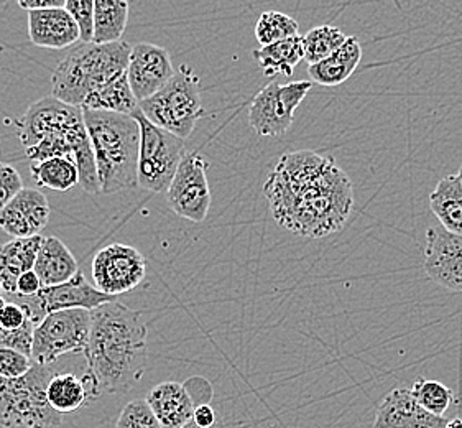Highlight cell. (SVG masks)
Returning a JSON list of instances; mask_svg holds the SVG:
<instances>
[{
	"mask_svg": "<svg viewBox=\"0 0 462 428\" xmlns=\"http://www.w3.org/2000/svg\"><path fill=\"white\" fill-rule=\"evenodd\" d=\"M5 303H7V300L0 295V312H2V308L5 307Z\"/></svg>",
	"mask_w": 462,
	"mask_h": 428,
	"instance_id": "obj_43",
	"label": "cell"
},
{
	"mask_svg": "<svg viewBox=\"0 0 462 428\" xmlns=\"http://www.w3.org/2000/svg\"><path fill=\"white\" fill-rule=\"evenodd\" d=\"M43 236L12 239L0 246V284L4 293H15L17 282L35 267Z\"/></svg>",
	"mask_w": 462,
	"mask_h": 428,
	"instance_id": "obj_21",
	"label": "cell"
},
{
	"mask_svg": "<svg viewBox=\"0 0 462 428\" xmlns=\"http://www.w3.org/2000/svg\"><path fill=\"white\" fill-rule=\"evenodd\" d=\"M140 103L130 88L127 73L112 79L101 89L91 94L83 104V109L88 111L112 112V114H124L134 116L139 111Z\"/></svg>",
	"mask_w": 462,
	"mask_h": 428,
	"instance_id": "obj_26",
	"label": "cell"
},
{
	"mask_svg": "<svg viewBox=\"0 0 462 428\" xmlns=\"http://www.w3.org/2000/svg\"><path fill=\"white\" fill-rule=\"evenodd\" d=\"M28 37L35 47L66 50L78 45L81 33L71 14L63 7L28 12Z\"/></svg>",
	"mask_w": 462,
	"mask_h": 428,
	"instance_id": "obj_18",
	"label": "cell"
},
{
	"mask_svg": "<svg viewBox=\"0 0 462 428\" xmlns=\"http://www.w3.org/2000/svg\"><path fill=\"white\" fill-rule=\"evenodd\" d=\"M91 335L84 358L93 399L129 392L145 373L148 330L142 312L117 300L91 312Z\"/></svg>",
	"mask_w": 462,
	"mask_h": 428,
	"instance_id": "obj_2",
	"label": "cell"
},
{
	"mask_svg": "<svg viewBox=\"0 0 462 428\" xmlns=\"http://www.w3.org/2000/svg\"><path fill=\"white\" fill-rule=\"evenodd\" d=\"M132 117L140 127L139 187L165 193L185 157V140L152 124L140 109Z\"/></svg>",
	"mask_w": 462,
	"mask_h": 428,
	"instance_id": "obj_7",
	"label": "cell"
},
{
	"mask_svg": "<svg viewBox=\"0 0 462 428\" xmlns=\"http://www.w3.org/2000/svg\"><path fill=\"white\" fill-rule=\"evenodd\" d=\"M53 376L48 366L33 363L23 377H0V427H58L63 415L50 405L47 397L48 384Z\"/></svg>",
	"mask_w": 462,
	"mask_h": 428,
	"instance_id": "obj_5",
	"label": "cell"
},
{
	"mask_svg": "<svg viewBox=\"0 0 462 428\" xmlns=\"http://www.w3.org/2000/svg\"><path fill=\"white\" fill-rule=\"evenodd\" d=\"M411 394L423 409L438 417H444V414L449 410L454 402V392L449 387H446L443 382L423 379V377L413 382Z\"/></svg>",
	"mask_w": 462,
	"mask_h": 428,
	"instance_id": "obj_31",
	"label": "cell"
},
{
	"mask_svg": "<svg viewBox=\"0 0 462 428\" xmlns=\"http://www.w3.org/2000/svg\"><path fill=\"white\" fill-rule=\"evenodd\" d=\"M132 47L125 42L112 45L78 43L51 75V96L58 101L83 107L84 101L112 79L127 73Z\"/></svg>",
	"mask_w": 462,
	"mask_h": 428,
	"instance_id": "obj_4",
	"label": "cell"
},
{
	"mask_svg": "<svg viewBox=\"0 0 462 428\" xmlns=\"http://www.w3.org/2000/svg\"><path fill=\"white\" fill-rule=\"evenodd\" d=\"M254 58L267 76H291L300 61L305 60L303 37L296 35L268 47H260L254 50Z\"/></svg>",
	"mask_w": 462,
	"mask_h": 428,
	"instance_id": "obj_25",
	"label": "cell"
},
{
	"mask_svg": "<svg viewBox=\"0 0 462 428\" xmlns=\"http://www.w3.org/2000/svg\"><path fill=\"white\" fill-rule=\"evenodd\" d=\"M183 428H199V427H198V425H196L195 422H191V423H188V425H186V427H183ZM213 428H226V427H224V423H222V422H219V423H217V425H216V427H213Z\"/></svg>",
	"mask_w": 462,
	"mask_h": 428,
	"instance_id": "obj_42",
	"label": "cell"
},
{
	"mask_svg": "<svg viewBox=\"0 0 462 428\" xmlns=\"http://www.w3.org/2000/svg\"><path fill=\"white\" fill-rule=\"evenodd\" d=\"M83 114L102 195L139 187V122L112 112L83 109Z\"/></svg>",
	"mask_w": 462,
	"mask_h": 428,
	"instance_id": "obj_3",
	"label": "cell"
},
{
	"mask_svg": "<svg viewBox=\"0 0 462 428\" xmlns=\"http://www.w3.org/2000/svg\"><path fill=\"white\" fill-rule=\"evenodd\" d=\"M263 193L282 228L311 239L339 231L354 208L351 178L333 157L313 150L283 154Z\"/></svg>",
	"mask_w": 462,
	"mask_h": 428,
	"instance_id": "obj_1",
	"label": "cell"
},
{
	"mask_svg": "<svg viewBox=\"0 0 462 428\" xmlns=\"http://www.w3.org/2000/svg\"><path fill=\"white\" fill-rule=\"evenodd\" d=\"M42 289H43L42 280L35 274V270H30L20 277L15 293H19L22 297H32V295H37Z\"/></svg>",
	"mask_w": 462,
	"mask_h": 428,
	"instance_id": "obj_38",
	"label": "cell"
},
{
	"mask_svg": "<svg viewBox=\"0 0 462 428\" xmlns=\"http://www.w3.org/2000/svg\"><path fill=\"white\" fill-rule=\"evenodd\" d=\"M33 359L14 349H0V377L19 379L30 373Z\"/></svg>",
	"mask_w": 462,
	"mask_h": 428,
	"instance_id": "obj_35",
	"label": "cell"
},
{
	"mask_svg": "<svg viewBox=\"0 0 462 428\" xmlns=\"http://www.w3.org/2000/svg\"><path fill=\"white\" fill-rule=\"evenodd\" d=\"M457 177H459V180H461V183H462V165H461V168H459V172H457Z\"/></svg>",
	"mask_w": 462,
	"mask_h": 428,
	"instance_id": "obj_44",
	"label": "cell"
},
{
	"mask_svg": "<svg viewBox=\"0 0 462 428\" xmlns=\"http://www.w3.org/2000/svg\"><path fill=\"white\" fill-rule=\"evenodd\" d=\"M425 272L444 289L462 293V236L441 226L426 231Z\"/></svg>",
	"mask_w": 462,
	"mask_h": 428,
	"instance_id": "obj_14",
	"label": "cell"
},
{
	"mask_svg": "<svg viewBox=\"0 0 462 428\" xmlns=\"http://www.w3.org/2000/svg\"><path fill=\"white\" fill-rule=\"evenodd\" d=\"M51 208L40 190L23 188L9 205L0 211V229L14 239L35 237L47 228Z\"/></svg>",
	"mask_w": 462,
	"mask_h": 428,
	"instance_id": "obj_15",
	"label": "cell"
},
{
	"mask_svg": "<svg viewBox=\"0 0 462 428\" xmlns=\"http://www.w3.org/2000/svg\"><path fill=\"white\" fill-rule=\"evenodd\" d=\"M47 397L50 405L61 415L83 409L93 395L84 377L74 374H55L48 384Z\"/></svg>",
	"mask_w": 462,
	"mask_h": 428,
	"instance_id": "obj_27",
	"label": "cell"
},
{
	"mask_svg": "<svg viewBox=\"0 0 462 428\" xmlns=\"http://www.w3.org/2000/svg\"><path fill=\"white\" fill-rule=\"evenodd\" d=\"M362 60V47L357 37H349L334 55L316 65L308 66L311 81L321 86H339L346 83L357 70Z\"/></svg>",
	"mask_w": 462,
	"mask_h": 428,
	"instance_id": "obj_22",
	"label": "cell"
},
{
	"mask_svg": "<svg viewBox=\"0 0 462 428\" xmlns=\"http://www.w3.org/2000/svg\"><path fill=\"white\" fill-rule=\"evenodd\" d=\"M150 409L157 415L163 428H183L193 422L196 405L195 399L185 384L165 381L148 392Z\"/></svg>",
	"mask_w": 462,
	"mask_h": 428,
	"instance_id": "obj_19",
	"label": "cell"
},
{
	"mask_svg": "<svg viewBox=\"0 0 462 428\" xmlns=\"http://www.w3.org/2000/svg\"><path fill=\"white\" fill-rule=\"evenodd\" d=\"M193 422L199 428H213L221 422L217 419V414L216 410L211 407V404H206V405H199L196 407L195 415H193Z\"/></svg>",
	"mask_w": 462,
	"mask_h": 428,
	"instance_id": "obj_39",
	"label": "cell"
},
{
	"mask_svg": "<svg viewBox=\"0 0 462 428\" xmlns=\"http://www.w3.org/2000/svg\"><path fill=\"white\" fill-rule=\"evenodd\" d=\"M430 208L441 228L462 236V183L457 175H448L438 181L430 195Z\"/></svg>",
	"mask_w": 462,
	"mask_h": 428,
	"instance_id": "obj_23",
	"label": "cell"
},
{
	"mask_svg": "<svg viewBox=\"0 0 462 428\" xmlns=\"http://www.w3.org/2000/svg\"><path fill=\"white\" fill-rule=\"evenodd\" d=\"M81 111V107L68 106L53 96H47L32 104L25 114L15 121L22 145L25 150L35 147L42 140L47 139L51 132L71 121Z\"/></svg>",
	"mask_w": 462,
	"mask_h": 428,
	"instance_id": "obj_17",
	"label": "cell"
},
{
	"mask_svg": "<svg viewBox=\"0 0 462 428\" xmlns=\"http://www.w3.org/2000/svg\"><path fill=\"white\" fill-rule=\"evenodd\" d=\"M2 297L12 303H19L25 308L30 315V320L40 325L43 318L50 313L61 312V310H89L102 307L106 303L116 302V297L102 293L101 290L93 287L83 272L79 270L73 279L55 287H43L37 295L22 297L19 293H4Z\"/></svg>",
	"mask_w": 462,
	"mask_h": 428,
	"instance_id": "obj_9",
	"label": "cell"
},
{
	"mask_svg": "<svg viewBox=\"0 0 462 428\" xmlns=\"http://www.w3.org/2000/svg\"><path fill=\"white\" fill-rule=\"evenodd\" d=\"M130 4L125 0H94V38L96 45L122 42L129 23Z\"/></svg>",
	"mask_w": 462,
	"mask_h": 428,
	"instance_id": "obj_24",
	"label": "cell"
},
{
	"mask_svg": "<svg viewBox=\"0 0 462 428\" xmlns=\"http://www.w3.org/2000/svg\"><path fill=\"white\" fill-rule=\"evenodd\" d=\"M300 25L293 17L277 10H268L260 15L255 25V38L262 47L273 45L282 40L296 37Z\"/></svg>",
	"mask_w": 462,
	"mask_h": 428,
	"instance_id": "obj_30",
	"label": "cell"
},
{
	"mask_svg": "<svg viewBox=\"0 0 462 428\" xmlns=\"http://www.w3.org/2000/svg\"><path fill=\"white\" fill-rule=\"evenodd\" d=\"M2 292H4V290H2V284H0V295H2Z\"/></svg>",
	"mask_w": 462,
	"mask_h": 428,
	"instance_id": "obj_45",
	"label": "cell"
},
{
	"mask_svg": "<svg viewBox=\"0 0 462 428\" xmlns=\"http://www.w3.org/2000/svg\"><path fill=\"white\" fill-rule=\"evenodd\" d=\"M35 323L30 320L27 325L15 331L4 330L0 326V349H14L19 353L25 354L32 358V348H33V331H35Z\"/></svg>",
	"mask_w": 462,
	"mask_h": 428,
	"instance_id": "obj_34",
	"label": "cell"
},
{
	"mask_svg": "<svg viewBox=\"0 0 462 428\" xmlns=\"http://www.w3.org/2000/svg\"><path fill=\"white\" fill-rule=\"evenodd\" d=\"M171 55L153 43H139L132 48L127 78L137 101H147L167 86L175 76Z\"/></svg>",
	"mask_w": 462,
	"mask_h": 428,
	"instance_id": "obj_13",
	"label": "cell"
},
{
	"mask_svg": "<svg viewBox=\"0 0 462 428\" xmlns=\"http://www.w3.org/2000/svg\"><path fill=\"white\" fill-rule=\"evenodd\" d=\"M446 428H462V417L448 420V425H446Z\"/></svg>",
	"mask_w": 462,
	"mask_h": 428,
	"instance_id": "obj_41",
	"label": "cell"
},
{
	"mask_svg": "<svg viewBox=\"0 0 462 428\" xmlns=\"http://www.w3.org/2000/svg\"><path fill=\"white\" fill-rule=\"evenodd\" d=\"M30 172L38 187L53 191H68L79 185V170L73 160L51 157L32 162Z\"/></svg>",
	"mask_w": 462,
	"mask_h": 428,
	"instance_id": "obj_28",
	"label": "cell"
},
{
	"mask_svg": "<svg viewBox=\"0 0 462 428\" xmlns=\"http://www.w3.org/2000/svg\"><path fill=\"white\" fill-rule=\"evenodd\" d=\"M199 86V78L193 70L181 65L162 91L140 103V111L160 129L180 139H188L204 116Z\"/></svg>",
	"mask_w": 462,
	"mask_h": 428,
	"instance_id": "obj_6",
	"label": "cell"
},
{
	"mask_svg": "<svg viewBox=\"0 0 462 428\" xmlns=\"http://www.w3.org/2000/svg\"><path fill=\"white\" fill-rule=\"evenodd\" d=\"M27 321H30V315H28L27 310L19 303L7 302L5 307L2 308V312H0V326L4 330L15 331V330H20L27 325Z\"/></svg>",
	"mask_w": 462,
	"mask_h": 428,
	"instance_id": "obj_37",
	"label": "cell"
},
{
	"mask_svg": "<svg viewBox=\"0 0 462 428\" xmlns=\"http://www.w3.org/2000/svg\"><path fill=\"white\" fill-rule=\"evenodd\" d=\"M147 261L142 252L127 244L114 242L96 254L93 280L102 293L117 297L137 289L145 279Z\"/></svg>",
	"mask_w": 462,
	"mask_h": 428,
	"instance_id": "obj_12",
	"label": "cell"
},
{
	"mask_svg": "<svg viewBox=\"0 0 462 428\" xmlns=\"http://www.w3.org/2000/svg\"><path fill=\"white\" fill-rule=\"evenodd\" d=\"M89 310H61L43 318L33 331L32 359L50 366L68 354H84L91 335Z\"/></svg>",
	"mask_w": 462,
	"mask_h": 428,
	"instance_id": "obj_8",
	"label": "cell"
},
{
	"mask_svg": "<svg viewBox=\"0 0 462 428\" xmlns=\"http://www.w3.org/2000/svg\"><path fill=\"white\" fill-rule=\"evenodd\" d=\"M66 0H20L19 5L27 12L40 10L63 9Z\"/></svg>",
	"mask_w": 462,
	"mask_h": 428,
	"instance_id": "obj_40",
	"label": "cell"
},
{
	"mask_svg": "<svg viewBox=\"0 0 462 428\" xmlns=\"http://www.w3.org/2000/svg\"><path fill=\"white\" fill-rule=\"evenodd\" d=\"M347 35L333 25L311 28L303 37V51L308 65H316L334 55L347 42Z\"/></svg>",
	"mask_w": 462,
	"mask_h": 428,
	"instance_id": "obj_29",
	"label": "cell"
},
{
	"mask_svg": "<svg viewBox=\"0 0 462 428\" xmlns=\"http://www.w3.org/2000/svg\"><path fill=\"white\" fill-rule=\"evenodd\" d=\"M23 190V181L17 168L0 162V211Z\"/></svg>",
	"mask_w": 462,
	"mask_h": 428,
	"instance_id": "obj_36",
	"label": "cell"
},
{
	"mask_svg": "<svg viewBox=\"0 0 462 428\" xmlns=\"http://www.w3.org/2000/svg\"><path fill=\"white\" fill-rule=\"evenodd\" d=\"M446 425L448 419L423 409L407 387L390 391L380 402L374 420V428H446Z\"/></svg>",
	"mask_w": 462,
	"mask_h": 428,
	"instance_id": "obj_16",
	"label": "cell"
},
{
	"mask_svg": "<svg viewBox=\"0 0 462 428\" xmlns=\"http://www.w3.org/2000/svg\"><path fill=\"white\" fill-rule=\"evenodd\" d=\"M311 81L265 86L250 104V127L262 137L283 135L295 121V111L311 91Z\"/></svg>",
	"mask_w": 462,
	"mask_h": 428,
	"instance_id": "obj_10",
	"label": "cell"
},
{
	"mask_svg": "<svg viewBox=\"0 0 462 428\" xmlns=\"http://www.w3.org/2000/svg\"><path fill=\"white\" fill-rule=\"evenodd\" d=\"M209 163L198 152L185 154L167 191L171 211L191 223H203L211 208V188L208 181Z\"/></svg>",
	"mask_w": 462,
	"mask_h": 428,
	"instance_id": "obj_11",
	"label": "cell"
},
{
	"mask_svg": "<svg viewBox=\"0 0 462 428\" xmlns=\"http://www.w3.org/2000/svg\"><path fill=\"white\" fill-rule=\"evenodd\" d=\"M116 428H163V425L145 399H135L122 409Z\"/></svg>",
	"mask_w": 462,
	"mask_h": 428,
	"instance_id": "obj_32",
	"label": "cell"
},
{
	"mask_svg": "<svg viewBox=\"0 0 462 428\" xmlns=\"http://www.w3.org/2000/svg\"><path fill=\"white\" fill-rule=\"evenodd\" d=\"M65 9L71 14L79 27L81 43H93L94 2L93 0H66Z\"/></svg>",
	"mask_w": 462,
	"mask_h": 428,
	"instance_id": "obj_33",
	"label": "cell"
},
{
	"mask_svg": "<svg viewBox=\"0 0 462 428\" xmlns=\"http://www.w3.org/2000/svg\"><path fill=\"white\" fill-rule=\"evenodd\" d=\"M33 270L42 280L43 287H55L73 279L79 272V264L65 242L56 236H47L43 237L38 251Z\"/></svg>",
	"mask_w": 462,
	"mask_h": 428,
	"instance_id": "obj_20",
	"label": "cell"
}]
</instances>
